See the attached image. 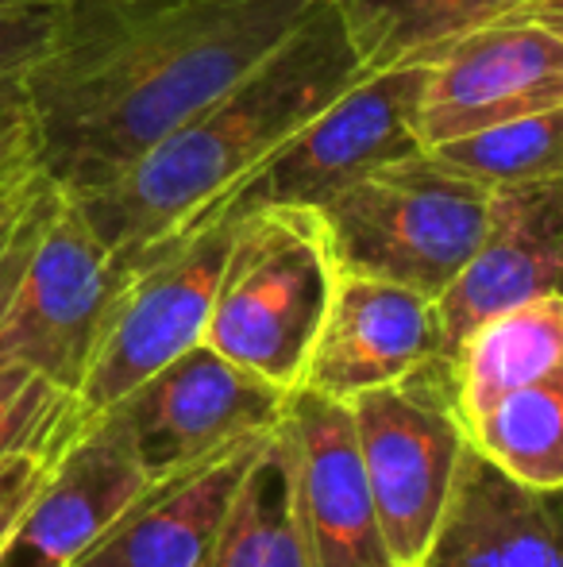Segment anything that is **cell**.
<instances>
[{
	"mask_svg": "<svg viewBox=\"0 0 563 567\" xmlns=\"http://www.w3.org/2000/svg\"><path fill=\"white\" fill-rule=\"evenodd\" d=\"M31 174H39V163H35L28 113H23V101H20V85L0 82V197L20 189Z\"/></svg>",
	"mask_w": 563,
	"mask_h": 567,
	"instance_id": "25",
	"label": "cell"
},
{
	"mask_svg": "<svg viewBox=\"0 0 563 567\" xmlns=\"http://www.w3.org/2000/svg\"><path fill=\"white\" fill-rule=\"evenodd\" d=\"M347 405L386 548L398 567H421L471 444L451 359H432L409 379L367 390Z\"/></svg>",
	"mask_w": 563,
	"mask_h": 567,
	"instance_id": "5",
	"label": "cell"
},
{
	"mask_svg": "<svg viewBox=\"0 0 563 567\" xmlns=\"http://www.w3.org/2000/svg\"><path fill=\"white\" fill-rule=\"evenodd\" d=\"M201 567H313L293 494V449L285 417L271 429L243 475L228 522Z\"/></svg>",
	"mask_w": 563,
	"mask_h": 567,
	"instance_id": "18",
	"label": "cell"
},
{
	"mask_svg": "<svg viewBox=\"0 0 563 567\" xmlns=\"http://www.w3.org/2000/svg\"><path fill=\"white\" fill-rule=\"evenodd\" d=\"M518 16H521V20L541 23V28H549L552 35L563 39V0H529Z\"/></svg>",
	"mask_w": 563,
	"mask_h": 567,
	"instance_id": "26",
	"label": "cell"
},
{
	"mask_svg": "<svg viewBox=\"0 0 563 567\" xmlns=\"http://www.w3.org/2000/svg\"><path fill=\"white\" fill-rule=\"evenodd\" d=\"M336 278L340 270L316 209L248 213L236 220L205 343L293 394Z\"/></svg>",
	"mask_w": 563,
	"mask_h": 567,
	"instance_id": "3",
	"label": "cell"
},
{
	"mask_svg": "<svg viewBox=\"0 0 563 567\" xmlns=\"http://www.w3.org/2000/svg\"><path fill=\"white\" fill-rule=\"evenodd\" d=\"M563 363V298H536L529 306L482 321L451 355L459 413L475 417L510 390L549 374Z\"/></svg>",
	"mask_w": 563,
	"mask_h": 567,
	"instance_id": "19",
	"label": "cell"
},
{
	"mask_svg": "<svg viewBox=\"0 0 563 567\" xmlns=\"http://www.w3.org/2000/svg\"><path fill=\"white\" fill-rule=\"evenodd\" d=\"M421 567H563V491H533L467 444Z\"/></svg>",
	"mask_w": 563,
	"mask_h": 567,
	"instance_id": "15",
	"label": "cell"
},
{
	"mask_svg": "<svg viewBox=\"0 0 563 567\" xmlns=\"http://www.w3.org/2000/svg\"><path fill=\"white\" fill-rule=\"evenodd\" d=\"M425 78V62L363 74L352 90L301 124L240 186L228 189L201 220H243L259 209H321L378 166L425 151L417 132Z\"/></svg>",
	"mask_w": 563,
	"mask_h": 567,
	"instance_id": "6",
	"label": "cell"
},
{
	"mask_svg": "<svg viewBox=\"0 0 563 567\" xmlns=\"http://www.w3.org/2000/svg\"><path fill=\"white\" fill-rule=\"evenodd\" d=\"M39 174H43V171H39ZM39 174H31V178H28V182H23V186H20V189H12V194H8V197H0V217H4V213H8V209H12V205H15V202H20V197H23V194H28V189H31V182H35V178H39Z\"/></svg>",
	"mask_w": 563,
	"mask_h": 567,
	"instance_id": "27",
	"label": "cell"
},
{
	"mask_svg": "<svg viewBox=\"0 0 563 567\" xmlns=\"http://www.w3.org/2000/svg\"><path fill=\"white\" fill-rule=\"evenodd\" d=\"M563 298V178L490 189L479 247L440 293L448 355L505 309Z\"/></svg>",
	"mask_w": 563,
	"mask_h": 567,
	"instance_id": "13",
	"label": "cell"
},
{
	"mask_svg": "<svg viewBox=\"0 0 563 567\" xmlns=\"http://www.w3.org/2000/svg\"><path fill=\"white\" fill-rule=\"evenodd\" d=\"M290 394L194 343L124 394L105 417L124 433L150 483H163L217 452L282 425Z\"/></svg>",
	"mask_w": 563,
	"mask_h": 567,
	"instance_id": "9",
	"label": "cell"
},
{
	"mask_svg": "<svg viewBox=\"0 0 563 567\" xmlns=\"http://www.w3.org/2000/svg\"><path fill=\"white\" fill-rule=\"evenodd\" d=\"M451 359L436 298L367 275H340L298 390L352 402Z\"/></svg>",
	"mask_w": 563,
	"mask_h": 567,
	"instance_id": "11",
	"label": "cell"
},
{
	"mask_svg": "<svg viewBox=\"0 0 563 567\" xmlns=\"http://www.w3.org/2000/svg\"><path fill=\"white\" fill-rule=\"evenodd\" d=\"M85 425L77 398L20 363L0 367V460L23 449L62 444Z\"/></svg>",
	"mask_w": 563,
	"mask_h": 567,
	"instance_id": "22",
	"label": "cell"
},
{
	"mask_svg": "<svg viewBox=\"0 0 563 567\" xmlns=\"http://www.w3.org/2000/svg\"><path fill=\"white\" fill-rule=\"evenodd\" d=\"M556 105H563V39L510 16L428 62L417 132L425 147H436Z\"/></svg>",
	"mask_w": 563,
	"mask_h": 567,
	"instance_id": "10",
	"label": "cell"
},
{
	"mask_svg": "<svg viewBox=\"0 0 563 567\" xmlns=\"http://www.w3.org/2000/svg\"><path fill=\"white\" fill-rule=\"evenodd\" d=\"M66 444L70 441L43 444V449H23L0 460V548L12 537L20 514L28 509V502L35 498V491L43 486V478L51 475L54 460H59Z\"/></svg>",
	"mask_w": 563,
	"mask_h": 567,
	"instance_id": "23",
	"label": "cell"
},
{
	"mask_svg": "<svg viewBox=\"0 0 563 567\" xmlns=\"http://www.w3.org/2000/svg\"><path fill=\"white\" fill-rule=\"evenodd\" d=\"M54 4H4L0 8V82H15L51 39Z\"/></svg>",
	"mask_w": 563,
	"mask_h": 567,
	"instance_id": "24",
	"label": "cell"
},
{
	"mask_svg": "<svg viewBox=\"0 0 563 567\" xmlns=\"http://www.w3.org/2000/svg\"><path fill=\"white\" fill-rule=\"evenodd\" d=\"M147 486L121 429L105 413L85 417L0 548V567H77Z\"/></svg>",
	"mask_w": 563,
	"mask_h": 567,
	"instance_id": "12",
	"label": "cell"
},
{
	"mask_svg": "<svg viewBox=\"0 0 563 567\" xmlns=\"http://www.w3.org/2000/svg\"><path fill=\"white\" fill-rule=\"evenodd\" d=\"M363 74L340 12L316 0L259 66L143 151L121 178L74 197V205L124 270L147 247L194 228Z\"/></svg>",
	"mask_w": 563,
	"mask_h": 567,
	"instance_id": "2",
	"label": "cell"
},
{
	"mask_svg": "<svg viewBox=\"0 0 563 567\" xmlns=\"http://www.w3.org/2000/svg\"><path fill=\"white\" fill-rule=\"evenodd\" d=\"M263 441L267 433L248 436L181 475L150 483L147 494L85 560L113 567H201Z\"/></svg>",
	"mask_w": 563,
	"mask_h": 567,
	"instance_id": "16",
	"label": "cell"
},
{
	"mask_svg": "<svg viewBox=\"0 0 563 567\" xmlns=\"http://www.w3.org/2000/svg\"><path fill=\"white\" fill-rule=\"evenodd\" d=\"M467 441L533 491H563V363L463 421Z\"/></svg>",
	"mask_w": 563,
	"mask_h": 567,
	"instance_id": "20",
	"label": "cell"
},
{
	"mask_svg": "<svg viewBox=\"0 0 563 567\" xmlns=\"http://www.w3.org/2000/svg\"><path fill=\"white\" fill-rule=\"evenodd\" d=\"M344 20L363 70L436 62L475 31L518 16L529 0H329Z\"/></svg>",
	"mask_w": 563,
	"mask_h": 567,
	"instance_id": "17",
	"label": "cell"
},
{
	"mask_svg": "<svg viewBox=\"0 0 563 567\" xmlns=\"http://www.w3.org/2000/svg\"><path fill=\"white\" fill-rule=\"evenodd\" d=\"M316 0H59L15 78L35 163L66 197L121 178L143 151L236 85Z\"/></svg>",
	"mask_w": 563,
	"mask_h": 567,
	"instance_id": "1",
	"label": "cell"
},
{
	"mask_svg": "<svg viewBox=\"0 0 563 567\" xmlns=\"http://www.w3.org/2000/svg\"><path fill=\"white\" fill-rule=\"evenodd\" d=\"M490 189L428 151L394 158L316 209L340 275L398 282L440 301L475 255Z\"/></svg>",
	"mask_w": 563,
	"mask_h": 567,
	"instance_id": "4",
	"label": "cell"
},
{
	"mask_svg": "<svg viewBox=\"0 0 563 567\" xmlns=\"http://www.w3.org/2000/svg\"><path fill=\"white\" fill-rule=\"evenodd\" d=\"M232 231L236 220L209 217L124 267L128 275L77 386L82 417L113 410L158 367L205 340Z\"/></svg>",
	"mask_w": 563,
	"mask_h": 567,
	"instance_id": "7",
	"label": "cell"
},
{
	"mask_svg": "<svg viewBox=\"0 0 563 567\" xmlns=\"http://www.w3.org/2000/svg\"><path fill=\"white\" fill-rule=\"evenodd\" d=\"M124 275L74 197L59 194L0 309V367H31L77 398Z\"/></svg>",
	"mask_w": 563,
	"mask_h": 567,
	"instance_id": "8",
	"label": "cell"
},
{
	"mask_svg": "<svg viewBox=\"0 0 563 567\" xmlns=\"http://www.w3.org/2000/svg\"><path fill=\"white\" fill-rule=\"evenodd\" d=\"M285 433L293 449L298 522L313 567H398L378 529L352 405L293 390Z\"/></svg>",
	"mask_w": 563,
	"mask_h": 567,
	"instance_id": "14",
	"label": "cell"
},
{
	"mask_svg": "<svg viewBox=\"0 0 563 567\" xmlns=\"http://www.w3.org/2000/svg\"><path fill=\"white\" fill-rule=\"evenodd\" d=\"M4 4H59V0H0V8Z\"/></svg>",
	"mask_w": 563,
	"mask_h": 567,
	"instance_id": "28",
	"label": "cell"
},
{
	"mask_svg": "<svg viewBox=\"0 0 563 567\" xmlns=\"http://www.w3.org/2000/svg\"><path fill=\"white\" fill-rule=\"evenodd\" d=\"M77 567H113V564H97V560H85V564H77Z\"/></svg>",
	"mask_w": 563,
	"mask_h": 567,
	"instance_id": "29",
	"label": "cell"
},
{
	"mask_svg": "<svg viewBox=\"0 0 563 567\" xmlns=\"http://www.w3.org/2000/svg\"><path fill=\"white\" fill-rule=\"evenodd\" d=\"M425 151L482 189L563 178V105L456 135Z\"/></svg>",
	"mask_w": 563,
	"mask_h": 567,
	"instance_id": "21",
	"label": "cell"
}]
</instances>
